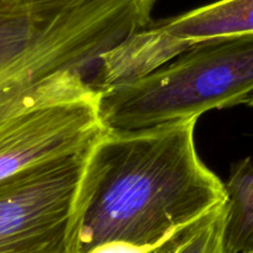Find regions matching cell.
I'll use <instances>...</instances> for the list:
<instances>
[{
    "mask_svg": "<svg viewBox=\"0 0 253 253\" xmlns=\"http://www.w3.org/2000/svg\"><path fill=\"white\" fill-rule=\"evenodd\" d=\"M153 251L126 242H108L83 253H152Z\"/></svg>",
    "mask_w": 253,
    "mask_h": 253,
    "instance_id": "cell-8",
    "label": "cell"
},
{
    "mask_svg": "<svg viewBox=\"0 0 253 253\" xmlns=\"http://www.w3.org/2000/svg\"><path fill=\"white\" fill-rule=\"evenodd\" d=\"M197 121L104 130L91 142L77 193V253L108 242L155 251L226 202L224 182L198 155Z\"/></svg>",
    "mask_w": 253,
    "mask_h": 253,
    "instance_id": "cell-1",
    "label": "cell"
},
{
    "mask_svg": "<svg viewBox=\"0 0 253 253\" xmlns=\"http://www.w3.org/2000/svg\"><path fill=\"white\" fill-rule=\"evenodd\" d=\"M89 146L0 182V253L78 252L76 202Z\"/></svg>",
    "mask_w": 253,
    "mask_h": 253,
    "instance_id": "cell-3",
    "label": "cell"
},
{
    "mask_svg": "<svg viewBox=\"0 0 253 253\" xmlns=\"http://www.w3.org/2000/svg\"><path fill=\"white\" fill-rule=\"evenodd\" d=\"M225 214L224 203L177 230L152 253H227L224 241Z\"/></svg>",
    "mask_w": 253,
    "mask_h": 253,
    "instance_id": "cell-7",
    "label": "cell"
},
{
    "mask_svg": "<svg viewBox=\"0 0 253 253\" xmlns=\"http://www.w3.org/2000/svg\"><path fill=\"white\" fill-rule=\"evenodd\" d=\"M103 131L96 89L37 104L0 127V182L41 163L81 152Z\"/></svg>",
    "mask_w": 253,
    "mask_h": 253,
    "instance_id": "cell-5",
    "label": "cell"
},
{
    "mask_svg": "<svg viewBox=\"0 0 253 253\" xmlns=\"http://www.w3.org/2000/svg\"><path fill=\"white\" fill-rule=\"evenodd\" d=\"M242 104H244V105H247V106H252V108H253V93L251 94V95L247 96V98L245 99L244 103H242Z\"/></svg>",
    "mask_w": 253,
    "mask_h": 253,
    "instance_id": "cell-9",
    "label": "cell"
},
{
    "mask_svg": "<svg viewBox=\"0 0 253 253\" xmlns=\"http://www.w3.org/2000/svg\"><path fill=\"white\" fill-rule=\"evenodd\" d=\"M224 184L225 249L227 253H253V160L235 163Z\"/></svg>",
    "mask_w": 253,
    "mask_h": 253,
    "instance_id": "cell-6",
    "label": "cell"
},
{
    "mask_svg": "<svg viewBox=\"0 0 253 253\" xmlns=\"http://www.w3.org/2000/svg\"><path fill=\"white\" fill-rule=\"evenodd\" d=\"M245 34H253V0H217L151 21L104 54L96 84L108 89L155 71L200 42Z\"/></svg>",
    "mask_w": 253,
    "mask_h": 253,
    "instance_id": "cell-4",
    "label": "cell"
},
{
    "mask_svg": "<svg viewBox=\"0 0 253 253\" xmlns=\"http://www.w3.org/2000/svg\"><path fill=\"white\" fill-rule=\"evenodd\" d=\"M253 93V34L194 44L132 81L99 91L104 130H138L240 105Z\"/></svg>",
    "mask_w": 253,
    "mask_h": 253,
    "instance_id": "cell-2",
    "label": "cell"
}]
</instances>
